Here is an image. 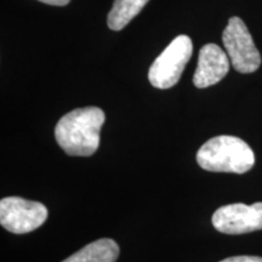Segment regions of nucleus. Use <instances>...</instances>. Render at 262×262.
Wrapping results in <instances>:
<instances>
[{
    "label": "nucleus",
    "instance_id": "f03ea898",
    "mask_svg": "<svg viewBox=\"0 0 262 262\" xmlns=\"http://www.w3.org/2000/svg\"><path fill=\"white\" fill-rule=\"evenodd\" d=\"M196 163L211 172L245 173L255 164V155L245 141L234 136H216L196 152Z\"/></svg>",
    "mask_w": 262,
    "mask_h": 262
},
{
    "label": "nucleus",
    "instance_id": "7ed1b4c3",
    "mask_svg": "<svg viewBox=\"0 0 262 262\" xmlns=\"http://www.w3.org/2000/svg\"><path fill=\"white\" fill-rule=\"evenodd\" d=\"M193 44L187 35H179L156 58L148 72L149 83L157 89H169L178 84L192 56Z\"/></svg>",
    "mask_w": 262,
    "mask_h": 262
},
{
    "label": "nucleus",
    "instance_id": "f257e3e1",
    "mask_svg": "<svg viewBox=\"0 0 262 262\" xmlns=\"http://www.w3.org/2000/svg\"><path fill=\"white\" fill-rule=\"evenodd\" d=\"M104 113L98 107L77 108L64 114L55 127L58 146L73 157H90L100 146Z\"/></svg>",
    "mask_w": 262,
    "mask_h": 262
},
{
    "label": "nucleus",
    "instance_id": "9b49d317",
    "mask_svg": "<svg viewBox=\"0 0 262 262\" xmlns=\"http://www.w3.org/2000/svg\"><path fill=\"white\" fill-rule=\"evenodd\" d=\"M39 2L45 3V4H49V5L64 6V5H67L71 0H39Z\"/></svg>",
    "mask_w": 262,
    "mask_h": 262
},
{
    "label": "nucleus",
    "instance_id": "1a4fd4ad",
    "mask_svg": "<svg viewBox=\"0 0 262 262\" xmlns=\"http://www.w3.org/2000/svg\"><path fill=\"white\" fill-rule=\"evenodd\" d=\"M148 0H116L108 14L107 24L112 31H122L134 17L140 14Z\"/></svg>",
    "mask_w": 262,
    "mask_h": 262
},
{
    "label": "nucleus",
    "instance_id": "423d86ee",
    "mask_svg": "<svg viewBox=\"0 0 262 262\" xmlns=\"http://www.w3.org/2000/svg\"><path fill=\"white\" fill-rule=\"evenodd\" d=\"M212 226L225 234H244L262 229V203H242L219 208L211 217Z\"/></svg>",
    "mask_w": 262,
    "mask_h": 262
},
{
    "label": "nucleus",
    "instance_id": "0eeeda50",
    "mask_svg": "<svg viewBox=\"0 0 262 262\" xmlns=\"http://www.w3.org/2000/svg\"><path fill=\"white\" fill-rule=\"evenodd\" d=\"M228 71L227 52L216 44H206L199 51L198 67L193 75V84L198 89H205L221 81Z\"/></svg>",
    "mask_w": 262,
    "mask_h": 262
},
{
    "label": "nucleus",
    "instance_id": "9d476101",
    "mask_svg": "<svg viewBox=\"0 0 262 262\" xmlns=\"http://www.w3.org/2000/svg\"><path fill=\"white\" fill-rule=\"evenodd\" d=\"M220 262H262L260 256H232L227 257Z\"/></svg>",
    "mask_w": 262,
    "mask_h": 262
},
{
    "label": "nucleus",
    "instance_id": "20e7f679",
    "mask_svg": "<svg viewBox=\"0 0 262 262\" xmlns=\"http://www.w3.org/2000/svg\"><path fill=\"white\" fill-rule=\"evenodd\" d=\"M226 52L233 68L239 73H253L261 66V55L250 32L239 17H231L222 33Z\"/></svg>",
    "mask_w": 262,
    "mask_h": 262
},
{
    "label": "nucleus",
    "instance_id": "6e6552de",
    "mask_svg": "<svg viewBox=\"0 0 262 262\" xmlns=\"http://www.w3.org/2000/svg\"><path fill=\"white\" fill-rule=\"evenodd\" d=\"M119 247L113 239L102 238L88 244L62 262H116Z\"/></svg>",
    "mask_w": 262,
    "mask_h": 262
},
{
    "label": "nucleus",
    "instance_id": "39448f33",
    "mask_svg": "<svg viewBox=\"0 0 262 262\" xmlns=\"http://www.w3.org/2000/svg\"><path fill=\"white\" fill-rule=\"evenodd\" d=\"M47 219V206L39 202L19 196H8L0 201V224L11 233H29L40 227Z\"/></svg>",
    "mask_w": 262,
    "mask_h": 262
}]
</instances>
